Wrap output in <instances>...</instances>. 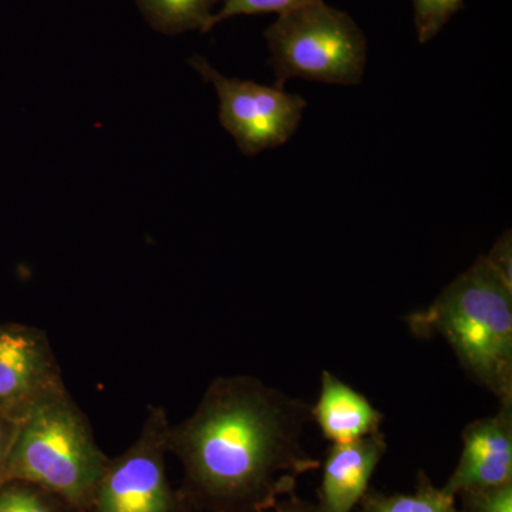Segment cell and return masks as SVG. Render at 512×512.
Returning <instances> with one entry per match:
<instances>
[{"instance_id": "6da1fadb", "label": "cell", "mask_w": 512, "mask_h": 512, "mask_svg": "<svg viewBox=\"0 0 512 512\" xmlns=\"http://www.w3.org/2000/svg\"><path fill=\"white\" fill-rule=\"evenodd\" d=\"M312 407L251 376L217 377L195 412L168 430V453L192 491L220 511L271 510L319 467L302 447Z\"/></svg>"}, {"instance_id": "7a4b0ae2", "label": "cell", "mask_w": 512, "mask_h": 512, "mask_svg": "<svg viewBox=\"0 0 512 512\" xmlns=\"http://www.w3.org/2000/svg\"><path fill=\"white\" fill-rule=\"evenodd\" d=\"M406 323L420 338L441 336L468 376L512 404V285L484 255Z\"/></svg>"}, {"instance_id": "3957f363", "label": "cell", "mask_w": 512, "mask_h": 512, "mask_svg": "<svg viewBox=\"0 0 512 512\" xmlns=\"http://www.w3.org/2000/svg\"><path fill=\"white\" fill-rule=\"evenodd\" d=\"M107 461L89 419L66 389L20 421L5 484L36 485L76 512H92Z\"/></svg>"}, {"instance_id": "277c9868", "label": "cell", "mask_w": 512, "mask_h": 512, "mask_svg": "<svg viewBox=\"0 0 512 512\" xmlns=\"http://www.w3.org/2000/svg\"><path fill=\"white\" fill-rule=\"evenodd\" d=\"M275 87L289 79L359 84L366 69L365 33L348 13L313 0L279 15L265 30Z\"/></svg>"}, {"instance_id": "5b68a950", "label": "cell", "mask_w": 512, "mask_h": 512, "mask_svg": "<svg viewBox=\"0 0 512 512\" xmlns=\"http://www.w3.org/2000/svg\"><path fill=\"white\" fill-rule=\"evenodd\" d=\"M170 426L163 407H150L133 446L107 461L92 512H180L165 473Z\"/></svg>"}, {"instance_id": "8992f818", "label": "cell", "mask_w": 512, "mask_h": 512, "mask_svg": "<svg viewBox=\"0 0 512 512\" xmlns=\"http://www.w3.org/2000/svg\"><path fill=\"white\" fill-rule=\"evenodd\" d=\"M190 64L217 90L221 126L245 156L282 146L298 130L306 109L303 97L275 86L222 76L201 56L192 57Z\"/></svg>"}, {"instance_id": "52a82bcc", "label": "cell", "mask_w": 512, "mask_h": 512, "mask_svg": "<svg viewBox=\"0 0 512 512\" xmlns=\"http://www.w3.org/2000/svg\"><path fill=\"white\" fill-rule=\"evenodd\" d=\"M66 389L46 332L19 323L0 325V413L20 423Z\"/></svg>"}, {"instance_id": "ba28073f", "label": "cell", "mask_w": 512, "mask_h": 512, "mask_svg": "<svg viewBox=\"0 0 512 512\" xmlns=\"http://www.w3.org/2000/svg\"><path fill=\"white\" fill-rule=\"evenodd\" d=\"M463 451L441 490L456 498L466 491L512 483V404L495 416L471 421L463 430Z\"/></svg>"}, {"instance_id": "9c48e42d", "label": "cell", "mask_w": 512, "mask_h": 512, "mask_svg": "<svg viewBox=\"0 0 512 512\" xmlns=\"http://www.w3.org/2000/svg\"><path fill=\"white\" fill-rule=\"evenodd\" d=\"M386 447L382 431L350 443L333 444L323 467L320 510L352 512L365 497Z\"/></svg>"}, {"instance_id": "30bf717a", "label": "cell", "mask_w": 512, "mask_h": 512, "mask_svg": "<svg viewBox=\"0 0 512 512\" xmlns=\"http://www.w3.org/2000/svg\"><path fill=\"white\" fill-rule=\"evenodd\" d=\"M312 420L333 444L350 443L379 433L383 414L363 394L325 370Z\"/></svg>"}, {"instance_id": "8fae6325", "label": "cell", "mask_w": 512, "mask_h": 512, "mask_svg": "<svg viewBox=\"0 0 512 512\" xmlns=\"http://www.w3.org/2000/svg\"><path fill=\"white\" fill-rule=\"evenodd\" d=\"M221 0H137L148 25L163 35L174 36L190 30L207 33L215 6Z\"/></svg>"}, {"instance_id": "7c38bea8", "label": "cell", "mask_w": 512, "mask_h": 512, "mask_svg": "<svg viewBox=\"0 0 512 512\" xmlns=\"http://www.w3.org/2000/svg\"><path fill=\"white\" fill-rule=\"evenodd\" d=\"M363 512H460L456 498L437 490L429 478L421 477L417 493L404 495L365 494Z\"/></svg>"}, {"instance_id": "4fadbf2b", "label": "cell", "mask_w": 512, "mask_h": 512, "mask_svg": "<svg viewBox=\"0 0 512 512\" xmlns=\"http://www.w3.org/2000/svg\"><path fill=\"white\" fill-rule=\"evenodd\" d=\"M0 512H76L56 495L23 481L0 487Z\"/></svg>"}, {"instance_id": "5bb4252c", "label": "cell", "mask_w": 512, "mask_h": 512, "mask_svg": "<svg viewBox=\"0 0 512 512\" xmlns=\"http://www.w3.org/2000/svg\"><path fill=\"white\" fill-rule=\"evenodd\" d=\"M463 5L464 0H413L414 28L421 45L439 35Z\"/></svg>"}, {"instance_id": "9a60e30c", "label": "cell", "mask_w": 512, "mask_h": 512, "mask_svg": "<svg viewBox=\"0 0 512 512\" xmlns=\"http://www.w3.org/2000/svg\"><path fill=\"white\" fill-rule=\"evenodd\" d=\"M313 0H224L220 12L214 13L208 32L224 20L235 16L262 15V13H282L305 5Z\"/></svg>"}, {"instance_id": "2e32d148", "label": "cell", "mask_w": 512, "mask_h": 512, "mask_svg": "<svg viewBox=\"0 0 512 512\" xmlns=\"http://www.w3.org/2000/svg\"><path fill=\"white\" fill-rule=\"evenodd\" d=\"M460 497V512H512V483L466 491Z\"/></svg>"}, {"instance_id": "e0dca14e", "label": "cell", "mask_w": 512, "mask_h": 512, "mask_svg": "<svg viewBox=\"0 0 512 512\" xmlns=\"http://www.w3.org/2000/svg\"><path fill=\"white\" fill-rule=\"evenodd\" d=\"M488 265L497 272L507 284L512 285V239L511 231L504 232L503 237L498 238L494 247L487 255H484Z\"/></svg>"}, {"instance_id": "ac0fdd59", "label": "cell", "mask_w": 512, "mask_h": 512, "mask_svg": "<svg viewBox=\"0 0 512 512\" xmlns=\"http://www.w3.org/2000/svg\"><path fill=\"white\" fill-rule=\"evenodd\" d=\"M18 421L0 413V487L5 485L6 468L19 430Z\"/></svg>"}, {"instance_id": "d6986e66", "label": "cell", "mask_w": 512, "mask_h": 512, "mask_svg": "<svg viewBox=\"0 0 512 512\" xmlns=\"http://www.w3.org/2000/svg\"><path fill=\"white\" fill-rule=\"evenodd\" d=\"M274 508V512H322L319 505L318 507H313V505L302 503V501L298 500L286 501V503L281 505L276 504Z\"/></svg>"}]
</instances>
